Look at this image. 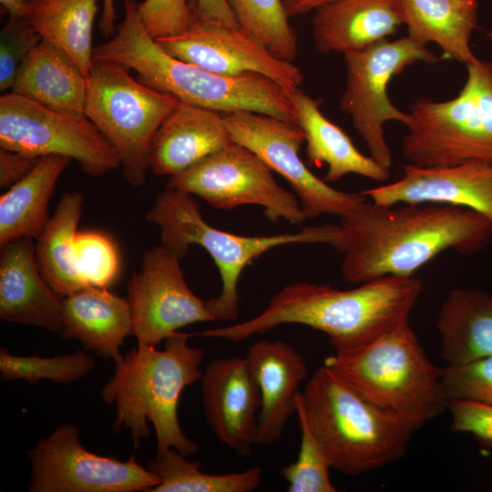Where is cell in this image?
I'll return each instance as SVG.
<instances>
[{"mask_svg": "<svg viewBox=\"0 0 492 492\" xmlns=\"http://www.w3.org/2000/svg\"><path fill=\"white\" fill-rule=\"evenodd\" d=\"M440 357L460 364L492 355V293L455 288L443 301L436 320Z\"/></svg>", "mask_w": 492, "mask_h": 492, "instance_id": "25", "label": "cell"}, {"mask_svg": "<svg viewBox=\"0 0 492 492\" xmlns=\"http://www.w3.org/2000/svg\"><path fill=\"white\" fill-rule=\"evenodd\" d=\"M447 400H468L492 406V355L443 368Z\"/></svg>", "mask_w": 492, "mask_h": 492, "instance_id": "37", "label": "cell"}, {"mask_svg": "<svg viewBox=\"0 0 492 492\" xmlns=\"http://www.w3.org/2000/svg\"><path fill=\"white\" fill-rule=\"evenodd\" d=\"M239 26L276 57L293 62L298 37L289 22L282 0H228Z\"/></svg>", "mask_w": 492, "mask_h": 492, "instance_id": "32", "label": "cell"}, {"mask_svg": "<svg viewBox=\"0 0 492 492\" xmlns=\"http://www.w3.org/2000/svg\"><path fill=\"white\" fill-rule=\"evenodd\" d=\"M336 0H282L285 13L289 18L317 10Z\"/></svg>", "mask_w": 492, "mask_h": 492, "instance_id": "42", "label": "cell"}, {"mask_svg": "<svg viewBox=\"0 0 492 492\" xmlns=\"http://www.w3.org/2000/svg\"><path fill=\"white\" fill-rule=\"evenodd\" d=\"M191 334L176 332L165 340L164 349L138 346L120 363L104 385L101 397L116 406L114 432L128 427L134 446L148 438L149 421L157 436V452L175 448L189 456L198 452L197 443L183 433L178 420V405L183 389L200 380V348L188 344Z\"/></svg>", "mask_w": 492, "mask_h": 492, "instance_id": "4", "label": "cell"}, {"mask_svg": "<svg viewBox=\"0 0 492 492\" xmlns=\"http://www.w3.org/2000/svg\"><path fill=\"white\" fill-rule=\"evenodd\" d=\"M141 24L154 39L184 33L190 23V0H144L137 4Z\"/></svg>", "mask_w": 492, "mask_h": 492, "instance_id": "38", "label": "cell"}, {"mask_svg": "<svg viewBox=\"0 0 492 492\" xmlns=\"http://www.w3.org/2000/svg\"><path fill=\"white\" fill-rule=\"evenodd\" d=\"M95 365L94 358L85 350L72 354L41 357L18 356L6 348L0 349L1 378L7 381L24 380L36 384L39 380L48 379L68 384L88 374Z\"/></svg>", "mask_w": 492, "mask_h": 492, "instance_id": "33", "label": "cell"}, {"mask_svg": "<svg viewBox=\"0 0 492 492\" xmlns=\"http://www.w3.org/2000/svg\"><path fill=\"white\" fill-rule=\"evenodd\" d=\"M116 10L114 0H103V9L99 19V30L103 36L109 38L115 35L117 28L115 26Z\"/></svg>", "mask_w": 492, "mask_h": 492, "instance_id": "43", "label": "cell"}, {"mask_svg": "<svg viewBox=\"0 0 492 492\" xmlns=\"http://www.w3.org/2000/svg\"><path fill=\"white\" fill-rule=\"evenodd\" d=\"M27 2L33 1V0H26Z\"/></svg>", "mask_w": 492, "mask_h": 492, "instance_id": "45", "label": "cell"}, {"mask_svg": "<svg viewBox=\"0 0 492 492\" xmlns=\"http://www.w3.org/2000/svg\"><path fill=\"white\" fill-rule=\"evenodd\" d=\"M61 318L62 338L77 339L85 350L111 358L115 364L122 361L119 347L127 336L133 335L127 298L87 285L63 297Z\"/></svg>", "mask_w": 492, "mask_h": 492, "instance_id": "22", "label": "cell"}, {"mask_svg": "<svg viewBox=\"0 0 492 492\" xmlns=\"http://www.w3.org/2000/svg\"><path fill=\"white\" fill-rule=\"evenodd\" d=\"M136 0H123L124 19L109 40L94 47L93 60L133 69L137 79L179 101L219 111H252L296 124L287 91L258 73L218 74L169 54L145 30Z\"/></svg>", "mask_w": 492, "mask_h": 492, "instance_id": "3", "label": "cell"}, {"mask_svg": "<svg viewBox=\"0 0 492 492\" xmlns=\"http://www.w3.org/2000/svg\"><path fill=\"white\" fill-rule=\"evenodd\" d=\"M191 19L178 36L156 39L171 56L207 70L227 76L264 75L286 91L301 87L303 74L293 62L273 56L256 37L242 28H230L205 19L190 0Z\"/></svg>", "mask_w": 492, "mask_h": 492, "instance_id": "16", "label": "cell"}, {"mask_svg": "<svg viewBox=\"0 0 492 492\" xmlns=\"http://www.w3.org/2000/svg\"><path fill=\"white\" fill-rule=\"evenodd\" d=\"M422 292L423 282L415 276H386L350 290L294 282L276 292L254 318L196 334L240 342L281 324L297 323L324 333L334 353H341L408 322Z\"/></svg>", "mask_w": 492, "mask_h": 492, "instance_id": "2", "label": "cell"}, {"mask_svg": "<svg viewBox=\"0 0 492 492\" xmlns=\"http://www.w3.org/2000/svg\"><path fill=\"white\" fill-rule=\"evenodd\" d=\"M232 142L223 113L179 100L155 134L149 169L170 177Z\"/></svg>", "mask_w": 492, "mask_h": 492, "instance_id": "21", "label": "cell"}, {"mask_svg": "<svg viewBox=\"0 0 492 492\" xmlns=\"http://www.w3.org/2000/svg\"><path fill=\"white\" fill-rule=\"evenodd\" d=\"M287 93L295 109L296 124L304 134L307 161L328 166L323 179L325 182H335L351 173L377 181L390 178L389 169L362 154L350 137L323 116L320 110L323 98L312 97L300 87Z\"/></svg>", "mask_w": 492, "mask_h": 492, "instance_id": "24", "label": "cell"}, {"mask_svg": "<svg viewBox=\"0 0 492 492\" xmlns=\"http://www.w3.org/2000/svg\"><path fill=\"white\" fill-rule=\"evenodd\" d=\"M76 267L85 285L111 286L119 272V255L114 241L106 234L77 231L75 240Z\"/></svg>", "mask_w": 492, "mask_h": 492, "instance_id": "35", "label": "cell"}, {"mask_svg": "<svg viewBox=\"0 0 492 492\" xmlns=\"http://www.w3.org/2000/svg\"><path fill=\"white\" fill-rule=\"evenodd\" d=\"M408 36L442 49V58L468 64L477 57L469 46L477 26V0H396Z\"/></svg>", "mask_w": 492, "mask_h": 492, "instance_id": "27", "label": "cell"}, {"mask_svg": "<svg viewBox=\"0 0 492 492\" xmlns=\"http://www.w3.org/2000/svg\"><path fill=\"white\" fill-rule=\"evenodd\" d=\"M261 393L257 445L278 441L296 410L299 388L307 378L303 357L283 341L260 340L245 356Z\"/></svg>", "mask_w": 492, "mask_h": 492, "instance_id": "19", "label": "cell"}, {"mask_svg": "<svg viewBox=\"0 0 492 492\" xmlns=\"http://www.w3.org/2000/svg\"><path fill=\"white\" fill-rule=\"evenodd\" d=\"M83 205L81 193H64L35 244L36 260L42 276L62 297L87 286L77 271L75 253Z\"/></svg>", "mask_w": 492, "mask_h": 492, "instance_id": "29", "label": "cell"}, {"mask_svg": "<svg viewBox=\"0 0 492 492\" xmlns=\"http://www.w3.org/2000/svg\"><path fill=\"white\" fill-rule=\"evenodd\" d=\"M185 457L171 447L149 459L147 468L160 479L149 492H251L261 482L260 466L236 473L207 474L200 471V462Z\"/></svg>", "mask_w": 492, "mask_h": 492, "instance_id": "31", "label": "cell"}, {"mask_svg": "<svg viewBox=\"0 0 492 492\" xmlns=\"http://www.w3.org/2000/svg\"><path fill=\"white\" fill-rule=\"evenodd\" d=\"M180 260L161 243L154 246L145 251L139 271L127 283L138 346L156 348L179 328L215 321L206 301L189 288Z\"/></svg>", "mask_w": 492, "mask_h": 492, "instance_id": "15", "label": "cell"}, {"mask_svg": "<svg viewBox=\"0 0 492 492\" xmlns=\"http://www.w3.org/2000/svg\"><path fill=\"white\" fill-rule=\"evenodd\" d=\"M337 251L343 278L361 284L386 276L412 277L446 250L471 255L491 241L492 222L463 207L365 201L341 217Z\"/></svg>", "mask_w": 492, "mask_h": 492, "instance_id": "1", "label": "cell"}, {"mask_svg": "<svg viewBox=\"0 0 492 492\" xmlns=\"http://www.w3.org/2000/svg\"><path fill=\"white\" fill-rule=\"evenodd\" d=\"M223 118L232 141L253 151L289 183L306 219L341 218L368 200L363 191L332 188L307 168L299 156L305 138L297 124L252 111L223 113Z\"/></svg>", "mask_w": 492, "mask_h": 492, "instance_id": "13", "label": "cell"}, {"mask_svg": "<svg viewBox=\"0 0 492 492\" xmlns=\"http://www.w3.org/2000/svg\"><path fill=\"white\" fill-rule=\"evenodd\" d=\"M71 159L50 155L0 197V246L21 238L37 239L46 225L48 203Z\"/></svg>", "mask_w": 492, "mask_h": 492, "instance_id": "28", "label": "cell"}, {"mask_svg": "<svg viewBox=\"0 0 492 492\" xmlns=\"http://www.w3.org/2000/svg\"><path fill=\"white\" fill-rule=\"evenodd\" d=\"M363 192L378 205H452L472 210L492 222V166L480 161L444 167L409 163L401 179Z\"/></svg>", "mask_w": 492, "mask_h": 492, "instance_id": "18", "label": "cell"}, {"mask_svg": "<svg viewBox=\"0 0 492 492\" xmlns=\"http://www.w3.org/2000/svg\"><path fill=\"white\" fill-rule=\"evenodd\" d=\"M146 219L159 227L160 241L182 259L191 244L204 248L217 265L221 291L206 301L215 321H235L239 317L238 284L243 269L265 251L292 243L334 245L338 225L325 223L303 227L299 231L271 236H241L208 224L192 196L166 187L147 211Z\"/></svg>", "mask_w": 492, "mask_h": 492, "instance_id": "7", "label": "cell"}, {"mask_svg": "<svg viewBox=\"0 0 492 492\" xmlns=\"http://www.w3.org/2000/svg\"><path fill=\"white\" fill-rule=\"evenodd\" d=\"M346 84L340 108L352 118L353 126L365 142L371 157L384 168L392 165V153L384 124L396 120L406 127L411 116L390 101L387 86L406 67L418 61L432 64L436 56L408 36L377 41L363 49L343 54Z\"/></svg>", "mask_w": 492, "mask_h": 492, "instance_id": "10", "label": "cell"}, {"mask_svg": "<svg viewBox=\"0 0 492 492\" xmlns=\"http://www.w3.org/2000/svg\"><path fill=\"white\" fill-rule=\"evenodd\" d=\"M62 301L38 269L33 239L21 238L1 246V320L59 333Z\"/></svg>", "mask_w": 492, "mask_h": 492, "instance_id": "20", "label": "cell"}, {"mask_svg": "<svg viewBox=\"0 0 492 492\" xmlns=\"http://www.w3.org/2000/svg\"><path fill=\"white\" fill-rule=\"evenodd\" d=\"M87 79L67 53L41 39L21 66L11 91L56 111L85 115Z\"/></svg>", "mask_w": 492, "mask_h": 492, "instance_id": "26", "label": "cell"}, {"mask_svg": "<svg viewBox=\"0 0 492 492\" xmlns=\"http://www.w3.org/2000/svg\"><path fill=\"white\" fill-rule=\"evenodd\" d=\"M312 25L318 52L345 54L387 38L403 21L396 0H336L317 9Z\"/></svg>", "mask_w": 492, "mask_h": 492, "instance_id": "23", "label": "cell"}, {"mask_svg": "<svg viewBox=\"0 0 492 492\" xmlns=\"http://www.w3.org/2000/svg\"><path fill=\"white\" fill-rule=\"evenodd\" d=\"M28 17H9L0 33V91L12 90L21 66L41 41Z\"/></svg>", "mask_w": 492, "mask_h": 492, "instance_id": "36", "label": "cell"}, {"mask_svg": "<svg viewBox=\"0 0 492 492\" xmlns=\"http://www.w3.org/2000/svg\"><path fill=\"white\" fill-rule=\"evenodd\" d=\"M206 419L219 440L246 456L256 444L261 393L245 357L212 360L200 378Z\"/></svg>", "mask_w": 492, "mask_h": 492, "instance_id": "17", "label": "cell"}, {"mask_svg": "<svg viewBox=\"0 0 492 492\" xmlns=\"http://www.w3.org/2000/svg\"><path fill=\"white\" fill-rule=\"evenodd\" d=\"M28 455L31 492H149L160 482L134 455L119 461L87 450L79 428L70 423L41 438Z\"/></svg>", "mask_w": 492, "mask_h": 492, "instance_id": "14", "label": "cell"}, {"mask_svg": "<svg viewBox=\"0 0 492 492\" xmlns=\"http://www.w3.org/2000/svg\"><path fill=\"white\" fill-rule=\"evenodd\" d=\"M30 21L42 39L67 53L88 78L97 0H33Z\"/></svg>", "mask_w": 492, "mask_h": 492, "instance_id": "30", "label": "cell"}, {"mask_svg": "<svg viewBox=\"0 0 492 492\" xmlns=\"http://www.w3.org/2000/svg\"><path fill=\"white\" fill-rule=\"evenodd\" d=\"M301 401L331 467L344 475H360L399 460L415 432L325 364L307 381Z\"/></svg>", "mask_w": 492, "mask_h": 492, "instance_id": "5", "label": "cell"}, {"mask_svg": "<svg viewBox=\"0 0 492 492\" xmlns=\"http://www.w3.org/2000/svg\"><path fill=\"white\" fill-rule=\"evenodd\" d=\"M202 17L230 28H239L237 18L228 0H194Z\"/></svg>", "mask_w": 492, "mask_h": 492, "instance_id": "41", "label": "cell"}, {"mask_svg": "<svg viewBox=\"0 0 492 492\" xmlns=\"http://www.w3.org/2000/svg\"><path fill=\"white\" fill-rule=\"evenodd\" d=\"M178 102L131 77L122 65L93 60L84 113L116 150L131 186L145 182L155 134Z\"/></svg>", "mask_w": 492, "mask_h": 492, "instance_id": "9", "label": "cell"}, {"mask_svg": "<svg viewBox=\"0 0 492 492\" xmlns=\"http://www.w3.org/2000/svg\"><path fill=\"white\" fill-rule=\"evenodd\" d=\"M0 148L67 157L94 178L119 168L116 150L85 115L56 111L13 91L0 97Z\"/></svg>", "mask_w": 492, "mask_h": 492, "instance_id": "11", "label": "cell"}, {"mask_svg": "<svg viewBox=\"0 0 492 492\" xmlns=\"http://www.w3.org/2000/svg\"><path fill=\"white\" fill-rule=\"evenodd\" d=\"M295 413L301 430L300 448L297 459L280 469L281 476L288 483L289 492H336L338 489L330 478V463L313 434L306 418L301 392L297 396Z\"/></svg>", "mask_w": 492, "mask_h": 492, "instance_id": "34", "label": "cell"}, {"mask_svg": "<svg viewBox=\"0 0 492 492\" xmlns=\"http://www.w3.org/2000/svg\"><path fill=\"white\" fill-rule=\"evenodd\" d=\"M272 169L253 151L232 142L193 167L170 176L167 187L196 195L217 210L253 204L272 222L301 224L307 219L294 193L282 187Z\"/></svg>", "mask_w": 492, "mask_h": 492, "instance_id": "12", "label": "cell"}, {"mask_svg": "<svg viewBox=\"0 0 492 492\" xmlns=\"http://www.w3.org/2000/svg\"><path fill=\"white\" fill-rule=\"evenodd\" d=\"M40 159L0 148V188L8 189L25 178Z\"/></svg>", "mask_w": 492, "mask_h": 492, "instance_id": "40", "label": "cell"}, {"mask_svg": "<svg viewBox=\"0 0 492 492\" xmlns=\"http://www.w3.org/2000/svg\"><path fill=\"white\" fill-rule=\"evenodd\" d=\"M11 18L30 17V7L26 0H0Z\"/></svg>", "mask_w": 492, "mask_h": 492, "instance_id": "44", "label": "cell"}, {"mask_svg": "<svg viewBox=\"0 0 492 492\" xmlns=\"http://www.w3.org/2000/svg\"><path fill=\"white\" fill-rule=\"evenodd\" d=\"M466 66L467 78L456 97L444 102L420 97L410 105L411 123L402 145L410 164L492 166V61L477 57Z\"/></svg>", "mask_w": 492, "mask_h": 492, "instance_id": "8", "label": "cell"}, {"mask_svg": "<svg viewBox=\"0 0 492 492\" xmlns=\"http://www.w3.org/2000/svg\"><path fill=\"white\" fill-rule=\"evenodd\" d=\"M446 410L451 416L450 429L467 433L479 444L492 446V406L459 399H449Z\"/></svg>", "mask_w": 492, "mask_h": 492, "instance_id": "39", "label": "cell"}, {"mask_svg": "<svg viewBox=\"0 0 492 492\" xmlns=\"http://www.w3.org/2000/svg\"><path fill=\"white\" fill-rule=\"evenodd\" d=\"M323 364L415 431L446 409L443 368L430 361L409 321Z\"/></svg>", "mask_w": 492, "mask_h": 492, "instance_id": "6", "label": "cell"}]
</instances>
